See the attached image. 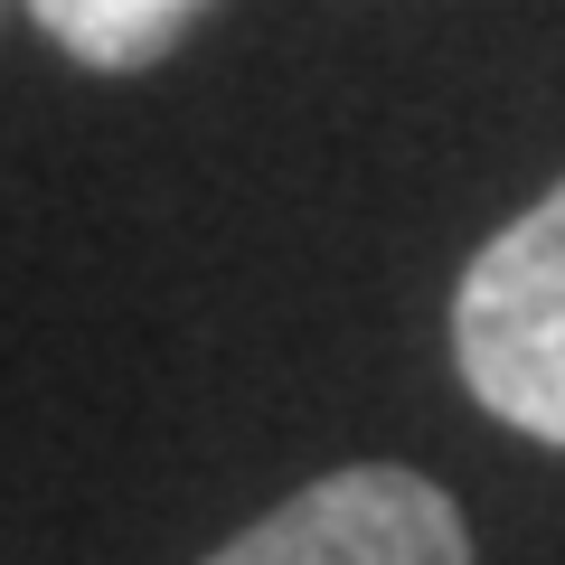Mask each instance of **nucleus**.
Instances as JSON below:
<instances>
[{
    "label": "nucleus",
    "mask_w": 565,
    "mask_h": 565,
    "mask_svg": "<svg viewBox=\"0 0 565 565\" xmlns=\"http://www.w3.org/2000/svg\"><path fill=\"white\" fill-rule=\"evenodd\" d=\"M207 565H471V519L405 462H349L236 527Z\"/></svg>",
    "instance_id": "nucleus-2"
},
{
    "label": "nucleus",
    "mask_w": 565,
    "mask_h": 565,
    "mask_svg": "<svg viewBox=\"0 0 565 565\" xmlns=\"http://www.w3.org/2000/svg\"><path fill=\"white\" fill-rule=\"evenodd\" d=\"M452 367L481 415L565 452V180L462 264Z\"/></svg>",
    "instance_id": "nucleus-1"
},
{
    "label": "nucleus",
    "mask_w": 565,
    "mask_h": 565,
    "mask_svg": "<svg viewBox=\"0 0 565 565\" xmlns=\"http://www.w3.org/2000/svg\"><path fill=\"white\" fill-rule=\"evenodd\" d=\"M29 20H39L47 47H66L76 66L95 76H141V66H161L170 47H189V29L217 10V0H20Z\"/></svg>",
    "instance_id": "nucleus-3"
},
{
    "label": "nucleus",
    "mask_w": 565,
    "mask_h": 565,
    "mask_svg": "<svg viewBox=\"0 0 565 565\" xmlns=\"http://www.w3.org/2000/svg\"><path fill=\"white\" fill-rule=\"evenodd\" d=\"M10 10H20V0H0V20H10Z\"/></svg>",
    "instance_id": "nucleus-4"
}]
</instances>
